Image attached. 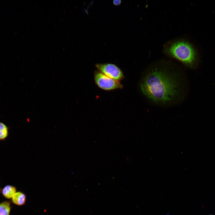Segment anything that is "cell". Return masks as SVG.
I'll use <instances>...</instances> for the list:
<instances>
[{"instance_id": "3957f363", "label": "cell", "mask_w": 215, "mask_h": 215, "mask_svg": "<svg viewBox=\"0 0 215 215\" xmlns=\"http://www.w3.org/2000/svg\"><path fill=\"white\" fill-rule=\"evenodd\" d=\"M94 77L96 84L103 90L110 91L123 87V85L119 81L110 78L99 71L94 72Z\"/></svg>"}, {"instance_id": "7a4b0ae2", "label": "cell", "mask_w": 215, "mask_h": 215, "mask_svg": "<svg viewBox=\"0 0 215 215\" xmlns=\"http://www.w3.org/2000/svg\"><path fill=\"white\" fill-rule=\"evenodd\" d=\"M163 51L167 56L179 60L187 67L194 68L197 65L195 50L189 42L183 39L168 42L164 46Z\"/></svg>"}, {"instance_id": "ba28073f", "label": "cell", "mask_w": 215, "mask_h": 215, "mask_svg": "<svg viewBox=\"0 0 215 215\" xmlns=\"http://www.w3.org/2000/svg\"><path fill=\"white\" fill-rule=\"evenodd\" d=\"M8 128L4 123L0 122V140H4L7 137Z\"/></svg>"}, {"instance_id": "8992f818", "label": "cell", "mask_w": 215, "mask_h": 215, "mask_svg": "<svg viewBox=\"0 0 215 215\" xmlns=\"http://www.w3.org/2000/svg\"><path fill=\"white\" fill-rule=\"evenodd\" d=\"M16 188L13 185H7L5 186L1 190L2 195L6 198L10 199L16 193Z\"/></svg>"}, {"instance_id": "6da1fadb", "label": "cell", "mask_w": 215, "mask_h": 215, "mask_svg": "<svg viewBox=\"0 0 215 215\" xmlns=\"http://www.w3.org/2000/svg\"><path fill=\"white\" fill-rule=\"evenodd\" d=\"M139 88L143 95L153 104L170 106L184 100L187 83L183 71L179 67L171 62L160 60L146 69Z\"/></svg>"}, {"instance_id": "30bf717a", "label": "cell", "mask_w": 215, "mask_h": 215, "mask_svg": "<svg viewBox=\"0 0 215 215\" xmlns=\"http://www.w3.org/2000/svg\"><path fill=\"white\" fill-rule=\"evenodd\" d=\"M209 215H213V214H209Z\"/></svg>"}, {"instance_id": "9c48e42d", "label": "cell", "mask_w": 215, "mask_h": 215, "mask_svg": "<svg viewBox=\"0 0 215 215\" xmlns=\"http://www.w3.org/2000/svg\"><path fill=\"white\" fill-rule=\"evenodd\" d=\"M121 1L120 0H114L113 1V4L116 6H118L120 4Z\"/></svg>"}, {"instance_id": "52a82bcc", "label": "cell", "mask_w": 215, "mask_h": 215, "mask_svg": "<svg viewBox=\"0 0 215 215\" xmlns=\"http://www.w3.org/2000/svg\"><path fill=\"white\" fill-rule=\"evenodd\" d=\"M11 209L10 202L5 201L0 203V215H10Z\"/></svg>"}, {"instance_id": "277c9868", "label": "cell", "mask_w": 215, "mask_h": 215, "mask_svg": "<svg viewBox=\"0 0 215 215\" xmlns=\"http://www.w3.org/2000/svg\"><path fill=\"white\" fill-rule=\"evenodd\" d=\"M96 67L98 71L114 80L119 81L124 78L122 70L116 65L111 63H98Z\"/></svg>"}, {"instance_id": "5b68a950", "label": "cell", "mask_w": 215, "mask_h": 215, "mask_svg": "<svg viewBox=\"0 0 215 215\" xmlns=\"http://www.w3.org/2000/svg\"><path fill=\"white\" fill-rule=\"evenodd\" d=\"M26 199L25 194L21 191L16 192L11 198L12 203L18 206L24 205L26 202Z\"/></svg>"}]
</instances>
